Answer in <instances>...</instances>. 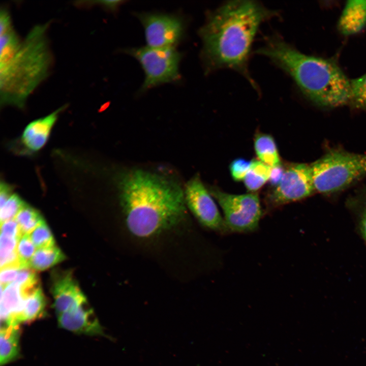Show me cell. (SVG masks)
I'll list each match as a JSON object with an SVG mask.
<instances>
[{"instance_id": "cell-26", "label": "cell", "mask_w": 366, "mask_h": 366, "mask_svg": "<svg viewBox=\"0 0 366 366\" xmlns=\"http://www.w3.org/2000/svg\"><path fill=\"white\" fill-rule=\"evenodd\" d=\"M1 234L18 238L21 236L18 225L14 219L1 224Z\"/></svg>"}, {"instance_id": "cell-21", "label": "cell", "mask_w": 366, "mask_h": 366, "mask_svg": "<svg viewBox=\"0 0 366 366\" xmlns=\"http://www.w3.org/2000/svg\"><path fill=\"white\" fill-rule=\"evenodd\" d=\"M358 108H366V73L350 80V102Z\"/></svg>"}, {"instance_id": "cell-1", "label": "cell", "mask_w": 366, "mask_h": 366, "mask_svg": "<svg viewBox=\"0 0 366 366\" xmlns=\"http://www.w3.org/2000/svg\"><path fill=\"white\" fill-rule=\"evenodd\" d=\"M278 15L277 11L249 0L227 2L208 13L199 30L206 72L231 69L257 89L248 69L252 44L260 25Z\"/></svg>"}, {"instance_id": "cell-4", "label": "cell", "mask_w": 366, "mask_h": 366, "mask_svg": "<svg viewBox=\"0 0 366 366\" xmlns=\"http://www.w3.org/2000/svg\"><path fill=\"white\" fill-rule=\"evenodd\" d=\"M256 53L287 73L318 106L334 108L349 103L350 80L334 62L305 54L277 34L266 37Z\"/></svg>"}, {"instance_id": "cell-17", "label": "cell", "mask_w": 366, "mask_h": 366, "mask_svg": "<svg viewBox=\"0 0 366 366\" xmlns=\"http://www.w3.org/2000/svg\"><path fill=\"white\" fill-rule=\"evenodd\" d=\"M65 259L64 254L55 245L37 249L29 261V266L34 270H44Z\"/></svg>"}, {"instance_id": "cell-18", "label": "cell", "mask_w": 366, "mask_h": 366, "mask_svg": "<svg viewBox=\"0 0 366 366\" xmlns=\"http://www.w3.org/2000/svg\"><path fill=\"white\" fill-rule=\"evenodd\" d=\"M46 305L45 296L39 288L25 299L19 323L32 322L43 316Z\"/></svg>"}, {"instance_id": "cell-2", "label": "cell", "mask_w": 366, "mask_h": 366, "mask_svg": "<svg viewBox=\"0 0 366 366\" xmlns=\"http://www.w3.org/2000/svg\"><path fill=\"white\" fill-rule=\"evenodd\" d=\"M118 188L127 227L137 237L156 235L185 217L184 191L171 179L137 169L122 175Z\"/></svg>"}, {"instance_id": "cell-11", "label": "cell", "mask_w": 366, "mask_h": 366, "mask_svg": "<svg viewBox=\"0 0 366 366\" xmlns=\"http://www.w3.org/2000/svg\"><path fill=\"white\" fill-rule=\"evenodd\" d=\"M65 106L49 114L30 122L20 136L11 143V149L20 155L30 156L36 154L46 144L59 113Z\"/></svg>"}, {"instance_id": "cell-27", "label": "cell", "mask_w": 366, "mask_h": 366, "mask_svg": "<svg viewBox=\"0 0 366 366\" xmlns=\"http://www.w3.org/2000/svg\"><path fill=\"white\" fill-rule=\"evenodd\" d=\"M20 269L15 267L1 268V286L6 287L14 282Z\"/></svg>"}, {"instance_id": "cell-5", "label": "cell", "mask_w": 366, "mask_h": 366, "mask_svg": "<svg viewBox=\"0 0 366 366\" xmlns=\"http://www.w3.org/2000/svg\"><path fill=\"white\" fill-rule=\"evenodd\" d=\"M311 165L315 191H340L366 175V154L333 149Z\"/></svg>"}, {"instance_id": "cell-16", "label": "cell", "mask_w": 366, "mask_h": 366, "mask_svg": "<svg viewBox=\"0 0 366 366\" xmlns=\"http://www.w3.org/2000/svg\"><path fill=\"white\" fill-rule=\"evenodd\" d=\"M254 147L260 161L270 167L281 165L277 147L273 138L269 135L260 134L257 135Z\"/></svg>"}, {"instance_id": "cell-23", "label": "cell", "mask_w": 366, "mask_h": 366, "mask_svg": "<svg viewBox=\"0 0 366 366\" xmlns=\"http://www.w3.org/2000/svg\"><path fill=\"white\" fill-rule=\"evenodd\" d=\"M36 248L29 234L22 235L19 238L17 253L24 268L29 267V261L35 253Z\"/></svg>"}, {"instance_id": "cell-10", "label": "cell", "mask_w": 366, "mask_h": 366, "mask_svg": "<svg viewBox=\"0 0 366 366\" xmlns=\"http://www.w3.org/2000/svg\"><path fill=\"white\" fill-rule=\"evenodd\" d=\"M138 16L144 29L147 46L174 47L183 36L184 23L178 16L158 13H142Z\"/></svg>"}, {"instance_id": "cell-24", "label": "cell", "mask_w": 366, "mask_h": 366, "mask_svg": "<svg viewBox=\"0 0 366 366\" xmlns=\"http://www.w3.org/2000/svg\"><path fill=\"white\" fill-rule=\"evenodd\" d=\"M251 164L252 161L242 158L234 160L230 165V171L233 179L235 181L243 180Z\"/></svg>"}, {"instance_id": "cell-13", "label": "cell", "mask_w": 366, "mask_h": 366, "mask_svg": "<svg viewBox=\"0 0 366 366\" xmlns=\"http://www.w3.org/2000/svg\"><path fill=\"white\" fill-rule=\"evenodd\" d=\"M51 289L57 315L74 309L86 301L70 272L55 276Z\"/></svg>"}, {"instance_id": "cell-14", "label": "cell", "mask_w": 366, "mask_h": 366, "mask_svg": "<svg viewBox=\"0 0 366 366\" xmlns=\"http://www.w3.org/2000/svg\"><path fill=\"white\" fill-rule=\"evenodd\" d=\"M365 26L366 0L347 1L338 23L340 32L351 36L359 33Z\"/></svg>"}, {"instance_id": "cell-9", "label": "cell", "mask_w": 366, "mask_h": 366, "mask_svg": "<svg viewBox=\"0 0 366 366\" xmlns=\"http://www.w3.org/2000/svg\"><path fill=\"white\" fill-rule=\"evenodd\" d=\"M314 191L311 165L295 164L285 170L269 200L273 205H281L306 198Z\"/></svg>"}, {"instance_id": "cell-20", "label": "cell", "mask_w": 366, "mask_h": 366, "mask_svg": "<svg viewBox=\"0 0 366 366\" xmlns=\"http://www.w3.org/2000/svg\"><path fill=\"white\" fill-rule=\"evenodd\" d=\"M14 219L18 225L21 235L29 234L44 221L40 213L26 203H25Z\"/></svg>"}, {"instance_id": "cell-6", "label": "cell", "mask_w": 366, "mask_h": 366, "mask_svg": "<svg viewBox=\"0 0 366 366\" xmlns=\"http://www.w3.org/2000/svg\"><path fill=\"white\" fill-rule=\"evenodd\" d=\"M127 53L135 57L142 66L145 78L141 90L178 81L181 54L175 48L144 46L126 49Z\"/></svg>"}, {"instance_id": "cell-3", "label": "cell", "mask_w": 366, "mask_h": 366, "mask_svg": "<svg viewBox=\"0 0 366 366\" xmlns=\"http://www.w3.org/2000/svg\"><path fill=\"white\" fill-rule=\"evenodd\" d=\"M49 22L35 26L21 40L12 20L0 21L1 106L23 109L29 95L47 77L52 62Z\"/></svg>"}, {"instance_id": "cell-12", "label": "cell", "mask_w": 366, "mask_h": 366, "mask_svg": "<svg viewBox=\"0 0 366 366\" xmlns=\"http://www.w3.org/2000/svg\"><path fill=\"white\" fill-rule=\"evenodd\" d=\"M57 316L58 325L65 329L90 336L104 334L102 327L87 300Z\"/></svg>"}, {"instance_id": "cell-30", "label": "cell", "mask_w": 366, "mask_h": 366, "mask_svg": "<svg viewBox=\"0 0 366 366\" xmlns=\"http://www.w3.org/2000/svg\"><path fill=\"white\" fill-rule=\"evenodd\" d=\"M360 229L362 235L366 240V210L363 215V217L361 219Z\"/></svg>"}, {"instance_id": "cell-15", "label": "cell", "mask_w": 366, "mask_h": 366, "mask_svg": "<svg viewBox=\"0 0 366 366\" xmlns=\"http://www.w3.org/2000/svg\"><path fill=\"white\" fill-rule=\"evenodd\" d=\"M19 325H1L0 364L5 365L15 360L19 354Z\"/></svg>"}, {"instance_id": "cell-8", "label": "cell", "mask_w": 366, "mask_h": 366, "mask_svg": "<svg viewBox=\"0 0 366 366\" xmlns=\"http://www.w3.org/2000/svg\"><path fill=\"white\" fill-rule=\"evenodd\" d=\"M184 194L186 206L200 224L216 231H228L211 194L199 176L188 181Z\"/></svg>"}, {"instance_id": "cell-19", "label": "cell", "mask_w": 366, "mask_h": 366, "mask_svg": "<svg viewBox=\"0 0 366 366\" xmlns=\"http://www.w3.org/2000/svg\"><path fill=\"white\" fill-rule=\"evenodd\" d=\"M271 167L260 161H252L249 170L243 180L249 191H256L269 179Z\"/></svg>"}, {"instance_id": "cell-22", "label": "cell", "mask_w": 366, "mask_h": 366, "mask_svg": "<svg viewBox=\"0 0 366 366\" xmlns=\"http://www.w3.org/2000/svg\"><path fill=\"white\" fill-rule=\"evenodd\" d=\"M29 236L38 249L55 245L51 232L45 221L29 233Z\"/></svg>"}, {"instance_id": "cell-28", "label": "cell", "mask_w": 366, "mask_h": 366, "mask_svg": "<svg viewBox=\"0 0 366 366\" xmlns=\"http://www.w3.org/2000/svg\"><path fill=\"white\" fill-rule=\"evenodd\" d=\"M285 170L281 165L271 167L270 175L269 179L270 183L274 186H277L281 181Z\"/></svg>"}, {"instance_id": "cell-29", "label": "cell", "mask_w": 366, "mask_h": 366, "mask_svg": "<svg viewBox=\"0 0 366 366\" xmlns=\"http://www.w3.org/2000/svg\"><path fill=\"white\" fill-rule=\"evenodd\" d=\"M102 6L110 11L116 10L120 5L123 3L121 1H99Z\"/></svg>"}, {"instance_id": "cell-7", "label": "cell", "mask_w": 366, "mask_h": 366, "mask_svg": "<svg viewBox=\"0 0 366 366\" xmlns=\"http://www.w3.org/2000/svg\"><path fill=\"white\" fill-rule=\"evenodd\" d=\"M209 193L223 210L228 231L250 232L258 228L262 210L257 194L234 195L215 188Z\"/></svg>"}, {"instance_id": "cell-25", "label": "cell", "mask_w": 366, "mask_h": 366, "mask_svg": "<svg viewBox=\"0 0 366 366\" xmlns=\"http://www.w3.org/2000/svg\"><path fill=\"white\" fill-rule=\"evenodd\" d=\"M19 238L1 234L0 248L1 259H3L17 251Z\"/></svg>"}]
</instances>
